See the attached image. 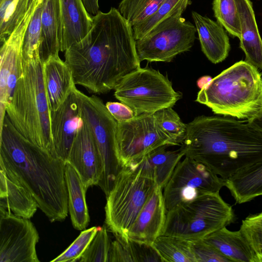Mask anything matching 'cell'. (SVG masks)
I'll return each instance as SVG.
<instances>
[{"label":"cell","instance_id":"37","mask_svg":"<svg viewBox=\"0 0 262 262\" xmlns=\"http://www.w3.org/2000/svg\"><path fill=\"white\" fill-rule=\"evenodd\" d=\"M111 242L108 262H138L139 243L128 237L115 235Z\"/></svg>","mask_w":262,"mask_h":262},{"label":"cell","instance_id":"42","mask_svg":"<svg viewBox=\"0 0 262 262\" xmlns=\"http://www.w3.org/2000/svg\"><path fill=\"white\" fill-rule=\"evenodd\" d=\"M247 121L262 132V110L256 117Z\"/></svg>","mask_w":262,"mask_h":262},{"label":"cell","instance_id":"24","mask_svg":"<svg viewBox=\"0 0 262 262\" xmlns=\"http://www.w3.org/2000/svg\"><path fill=\"white\" fill-rule=\"evenodd\" d=\"M202 239L231 262H255L251 248L240 229L233 231L225 227L206 235Z\"/></svg>","mask_w":262,"mask_h":262},{"label":"cell","instance_id":"7","mask_svg":"<svg viewBox=\"0 0 262 262\" xmlns=\"http://www.w3.org/2000/svg\"><path fill=\"white\" fill-rule=\"evenodd\" d=\"M157 186L156 182L138 171L120 170L105 207V222L114 235L126 237L141 209Z\"/></svg>","mask_w":262,"mask_h":262},{"label":"cell","instance_id":"1","mask_svg":"<svg viewBox=\"0 0 262 262\" xmlns=\"http://www.w3.org/2000/svg\"><path fill=\"white\" fill-rule=\"evenodd\" d=\"M87 36L64 52L75 84L101 94L115 89L126 75L139 69L133 27L115 8L93 16Z\"/></svg>","mask_w":262,"mask_h":262},{"label":"cell","instance_id":"3","mask_svg":"<svg viewBox=\"0 0 262 262\" xmlns=\"http://www.w3.org/2000/svg\"><path fill=\"white\" fill-rule=\"evenodd\" d=\"M181 147L225 180L262 161V132L247 121L202 115L187 124Z\"/></svg>","mask_w":262,"mask_h":262},{"label":"cell","instance_id":"40","mask_svg":"<svg viewBox=\"0 0 262 262\" xmlns=\"http://www.w3.org/2000/svg\"><path fill=\"white\" fill-rule=\"evenodd\" d=\"M106 107L117 122L129 120L136 116L134 112L127 105L117 102H107Z\"/></svg>","mask_w":262,"mask_h":262},{"label":"cell","instance_id":"5","mask_svg":"<svg viewBox=\"0 0 262 262\" xmlns=\"http://www.w3.org/2000/svg\"><path fill=\"white\" fill-rule=\"evenodd\" d=\"M6 112L22 136L57 156L51 134L43 64L39 59L23 60L22 72Z\"/></svg>","mask_w":262,"mask_h":262},{"label":"cell","instance_id":"20","mask_svg":"<svg viewBox=\"0 0 262 262\" xmlns=\"http://www.w3.org/2000/svg\"><path fill=\"white\" fill-rule=\"evenodd\" d=\"M43 64L45 88L50 111L57 109L75 87L71 69L59 56Z\"/></svg>","mask_w":262,"mask_h":262},{"label":"cell","instance_id":"2","mask_svg":"<svg viewBox=\"0 0 262 262\" xmlns=\"http://www.w3.org/2000/svg\"><path fill=\"white\" fill-rule=\"evenodd\" d=\"M65 167V161L22 136L6 114L0 127V169L31 194L52 222L68 216Z\"/></svg>","mask_w":262,"mask_h":262},{"label":"cell","instance_id":"27","mask_svg":"<svg viewBox=\"0 0 262 262\" xmlns=\"http://www.w3.org/2000/svg\"><path fill=\"white\" fill-rule=\"evenodd\" d=\"M65 178L68 194V209L73 227L84 229L90 222L85 188L82 180L75 169L66 162Z\"/></svg>","mask_w":262,"mask_h":262},{"label":"cell","instance_id":"34","mask_svg":"<svg viewBox=\"0 0 262 262\" xmlns=\"http://www.w3.org/2000/svg\"><path fill=\"white\" fill-rule=\"evenodd\" d=\"M190 0H166L158 9L144 21L133 26L135 40L139 39L158 24L173 14L182 5Z\"/></svg>","mask_w":262,"mask_h":262},{"label":"cell","instance_id":"31","mask_svg":"<svg viewBox=\"0 0 262 262\" xmlns=\"http://www.w3.org/2000/svg\"><path fill=\"white\" fill-rule=\"evenodd\" d=\"M165 1L122 0L118 10L133 27L150 17Z\"/></svg>","mask_w":262,"mask_h":262},{"label":"cell","instance_id":"11","mask_svg":"<svg viewBox=\"0 0 262 262\" xmlns=\"http://www.w3.org/2000/svg\"><path fill=\"white\" fill-rule=\"evenodd\" d=\"M224 180L205 164L185 157L176 167L163 188L167 211L206 194L217 193Z\"/></svg>","mask_w":262,"mask_h":262},{"label":"cell","instance_id":"23","mask_svg":"<svg viewBox=\"0 0 262 262\" xmlns=\"http://www.w3.org/2000/svg\"><path fill=\"white\" fill-rule=\"evenodd\" d=\"M41 34L39 57L43 64L59 56L60 16L59 0H42Z\"/></svg>","mask_w":262,"mask_h":262},{"label":"cell","instance_id":"13","mask_svg":"<svg viewBox=\"0 0 262 262\" xmlns=\"http://www.w3.org/2000/svg\"><path fill=\"white\" fill-rule=\"evenodd\" d=\"M39 235L28 219L0 207V262H39Z\"/></svg>","mask_w":262,"mask_h":262},{"label":"cell","instance_id":"33","mask_svg":"<svg viewBox=\"0 0 262 262\" xmlns=\"http://www.w3.org/2000/svg\"><path fill=\"white\" fill-rule=\"evenodd\" d=\"M154 114L160 127L174 146H181L185 138L187 124L182 121L172 107L161 109Z\"/></svg>","mask_w":262,"mask_h":262},{"label":"cell","instance_id":"18","mask_svg":"<svg viewBox=\"0 0 262 262\" xmlns=\"http://www.w3.org/2000/svg\"><path fill=\"white\" fill-rule=\"evenodd\" d=\"M59 4L60 51L65 52L87 36L93 26V16L82 0H59Z\"/></svg>","mask_w":262,"mask_h":262},{"label":"cell","instance_id":"19","mask_svg":"<svg viewBox=\"0 0 262 262\" xmlns=\"http://www.w3.org/2000/svg\"><path fill=\"white\" fill-rule=\"evenodd\" d=\"M167 147L164 145L153 150L127 168L154 180L158 187L163 189L185 155L181 147L174 150H167Z\"/></svg>","mask_w":262,"mask_h":262},{"label":"cell","instance_id":"6","mask_svg":"<svg viewBox=\"0 0 262 262\" xmlns=\"http://www.w3.org/2000/svg\"><path fill=\"white\" fill-rule=\"evenodd\" d=\"M232 206L219 192L206 194L167 211L161 235L189 241L202 239L210 233L233 223Z\"/></svg>","mask_w":262,"mask_h":262},{"label":"cell","instance_id":"22","mask_svg":"<svg viewBox=\"0 0 262 262\" xmlns=\"http://www.w3.org/2000/svg\"><path fill=\"white\" fill-rule=\"evenodd\" d=\"M239 14L241 36L239 47L245 54V61L262 69V39L250 0H235Z\"/></svg>","mask_w":262,"mask_h":262},{"label":"cell","instance_id":"25","mask_svg":"<svg viewBox=\"0 0 262 262\" xmlns=\"http://www.w3.org/2000/svg\"><path fill=\"white\" fill-rule=\"evenodd\" d=\"M0 207L16 216L30 219L38 205L31 194L23 186L10 180L0 169Z\"/></svg>","mask_w":262,"mask_h":262},{"label":"cell","instance_id":"30","mask_svg":"<svg viewBox=\"0 0 262 262\" xmlns=\"http://www.w3.org/2000/svg\"><path fill=\"white\" fill-rule=\"evenodd\" d=\"M42 6V0H37L24 37L22 46L23 60L29 61L39 59V49L41 34Z\"/></svg>","mask_w":262,"mask_h":262},{"label":"cell","instance_id":"32","mask_svg":"<svg viewBox=\"0 0 262 262\" xmlns=\"http://www.w3.org/2000/svg\"><path fill=\"white\" fill-rule=\"evenodd\" d=\"M212 10L217 21L232 37L239 38L240 21L235 0H213Z\"/></svg>","mask_w":262,"mask_h":262},{"label":"cell","instance_id":"12","mask_svg":"<svg viewBox=\"0 0 262 262\" xmlns=\"http://www.w3.org/2000/svg\"><path fill=\"white\" fill-rule=\"evenodd\" d=\"M116 138L122 168L128 167L160 146H174L160 127L154 114H143L117 122Z\"/></svg>","mask_w":262,"mask_h":262},{"label":"cell","instance_id":"43","mask_svg":"<svg viewBox=\"0 0 262 262\" xmlns=\"http://www.w3.org/2000/svg\"><path fill=\"white\" fill-rule=\"evenodd\" d=\"M212 78L209 76H204L198 79L197 84L198 86L201 89L206 83L209 82Z\"/></svg>","mask_w":262,"mask_h":262},{"label":"cell","instance_id":"29","mask_svg":"<svg viewBox=\"0 0 262 262\" xmlns=\"http://www.w3.org/2000/svg\"><path fill=\"white\" fill-rule=\"evenodd\" d=\"M33 0H0V41L11 35L27 12Z\"/></svg>","mask_w":262,"mask_h":262},{"label":"cell","instance_id":"16","mask_svg":"<svg viewBox=\"0 0 262 262\" xmlns=\"http://www.w3.org/2000/svg\"><path fill=\"white\" fill-rule=\"evenodd\" d=\"M66 162L77 171L86 190L90 186L98 185L101 173L100 156L94 137L84 122L74 140Z\"/></svg>","mask_w":262,"mask_h":262},{"label":"cell","instance_id":"10","mask_svg":"<svg viewBox=\"0 0 262 262\" xmlns=\"http://www.w3.org/2000/svg\"><path fill=\"white\" fill-rule=\"evenodd\" d=\"M191 3L190 1L184 4L170 16L136 40L140 61L168 62L178 54L190 50L194 43L196 29L182 14Z\"/></svg>","mask_w":262,"mask_h":262},{"label":"cell","instance_id":"26","mask_svg":"<svg viewBox=\"0 0 262 262\" xmlns=\"http://www.w3.org/2000/svg\"><path fill=\"white\" fill-rule=\"evenodd\" d=\"M224 183L236 204L262 195V161L236 172L224 180Z\"/></svg>","mask_w":262,"mask_h":262},{"label":"cell","instance_id":"15","mask_svg":"<svg viewBox=\"0 0 262 262\" xmlns=\"http://www.w3.org/2000/svg\"><path fill=\"white\" fill-rule=\"evenodd\" d=\"M50 123L56 154L66 162L74 140L84 124L76 86L57 109L50 112Z\"/></svg>","mask_w":262,"mask_h":262},{"label":"cell","instance_id":"9","mask_svg":"<svg viewBox=\"0 0 262 262\" xmlns=\"http://www.w3.org/2000/svg\"><path fill=\"white\" fill-rule=\"evenodd\" d=\"M81 114L96 144L101 162V173L98 184L106 197L122 169L117 152V121L99 97L88 96L78 90Z\"/></svg>","mask_w":262,"mask_h":262},{"label":"cell","instance_id":"17","mask_svg":"<svg viewBox=\"0 0 262 262\" xmlns=\"http://www.w3.org/2000/svg\"><path fill=\"white\" fill-rule=\"evenodd\" d=\"M162 190L156 187L128 231L126 237L151 245L161 234L167 213Z\"/></svg>","mask_w":262,"mask_h":262},{"label":"cell","instance_id":"21","mask_svg":"<svg viewBox=\"0 0 262 262\" xmlns=\"http://www.w3.org/2000/svg\"><path fill=\"white\" fill-rule=\"evenodd\" d=\"M192 17L203 53L213 63L224 60L231 48L229 38L224 28L217 21L196 12H192Z\"/></svg>","mask_w":262,"mask_h":262},{"label":"cell","instance_id":"41","mask_svg":"<svg viewBox=\"0 0 262 262\" xmlns=\"http://www.w3.org/2000/svg\"><path fill=\"white\" fill-rule=\"evenodd\" d=\"M88 12L94 16L99 11V0H82Z\"/></svg>","mask_w":262,"mask_h":262},{"label":"cell","instance_id":"4","mask_svg":"<svg viewBox=\"0 0 262 262\" xmlns=\"http://www.w3.org/2000/svg\"><path fill=\"white\" fill-rule=\"evenodd\" d=\"M195 101L215 114L249 120L262 110L261 74L245 60L237 62L206 83Z\"/></svg>","mask_w":262,"mask_h":262},{"label":"cell","instance_id":"38","mask_svg":"<svg viewBox=\"0 0 262 262\" xmlns=\"http://www.w3.org/2000/svg\"><path fill=\"white\" fill-rule=\"evenodd\" d=\"M99 227H93L82 231L73 243L52 262L78 261L85 249L90 243Z\"/></svg>","mask_w":262,"mask_h":262},{"label":"cell","instance_id":"8","mask_svg":"<svg viewBox=\"0 0 262 262\" xmlns=\"http://www.w3.org/2000/svg\"><path fill=\"white\" fill-rule=\"evenodd\" d=\"M114 90L116 98L131 108L136 116L172 107L182 97L166 76L148 68H140L129 73Z\"/></svg>","mask_w":262,"mask_h":262},{"label":"cell","instance_id":"28","mask_svg":"<svg viewBox=\"0 0 262 262\" xmlns=\"http://www.w3.org/2000/svg\"><path fill=\"white\" fill-rule=\"evenodd\" d=\"M151 246L163 262H196L190 241L182 238L160 235Z\"/></svg>","mask_w":262,"mask_h":262},{"label":"cell","instance_id":"39","mask_svg":"<svg viewBox=\"0 0 262 262\" xmlns=\"http://www.w3.org/2000/svg\"><path fill=\"white\" fill-rule=\"evenodd\" d=\"M189 241L196 262H231L202 239Z\"/></svg>","mask_w":262,"mask_h":262},{"label":"cell","instance_id":"36","mask_svg":"<svg viewBox=\"0 0 262 262\" xmlns=\"http://www.w3.org/2000/svg\"><path fill=\"white\" fill-rule=\"evenodd\" d=\"M111 244L106 227H99L78 261L108 262Z\"/></svg>","mask_w":262,"mask_h":262},{"label":"cell","instance_id":"14","mask_svg":"<svg viewBox=\"0 0 262 262\" xmlns=\"http://www.w3.org/2000/svg\"><path fill=\"white\" fill-rule=\"evenodd\" d=\"M37 2V0L33 1L24 17L1 48L0 127L6 114V106L11 100L22 72L24 37Z\"/></svg>","mask_w":262,"mask_h":262},{"label":"cell","instance_id":"35","mask_svg":"<svg viewBox=\"0 0 262 262\" xmlns=\"http://www.w3.org/2000/svg\"><path fill=\"white\" fill-rule=\"evenodd\" d=\"M239 229L251 248L255 262H262V211L245 218Z\"/></svg>","mask_w":262,"mask_h":262}]
</instances>
